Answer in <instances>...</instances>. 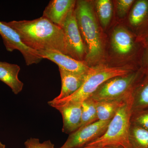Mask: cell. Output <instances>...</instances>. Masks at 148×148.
I'll list each match as a JSON object with an SVG mask.
<instances>
[{"mask_svg":"<svg viewBox=\"0 0 148 148\" xmlns=\"http://www.w3.org/2000/svg\"><path fill=\"white\" fill-rule=\"evenodd\" d=\"M111 120H98L79 127L70 134L66 143L59 148H79L86 145L105 133Z\"/></svg>","mask_w":148,"mask_h":148,"instance_id":"8","label":"cell"},{"mask_svg":"<svg viewBox=\"0 0 148 148\" xmlns=\"http://www.w3.org/2000/svg\"><path fill=\"white\" fill-rule=\"evenodd\" d=\"M131 114V95L111 119L105 133L86 145L101 148L107 146H119L124 148H128Z\"/></svg>","mask_w":148,"mask_h":148,"instance_id":"4","label":"cell"},{"mask_svg":"<svg viewBox=\"0 0 148 148\" xmlns=\"http://www.w3.org/2000/svg\"><path fill=\"white\" fill-rule=\"evenodd\" d=\"M129 97L113 101H95L98 120L112 119Z\"/></svg>","mask_w":148,"mask_h":148,"instance_id":"17","label":"cell"},{"mask_svg":"<svg viewBox=\"0 0 148 148\" xmlns=\"http://www.w3.org/2000/svg\"><path fill=\"white\" fill-rule=\"evenodd\" d=\"M96 12L103 27L109 25L112 16L113 5L110 0H98L95 2Z\"/></svg>","mask_w":148,"mask_h":148,"instance_id":"20","label":"cell"},{"mask_svg":"<svg viewBox=\"0 0 148 148\" xmlns=\"http://www.w3.org/2000/svg\"><path fill=\"white\" fill-rule=\"evenodd\" d=\"M140 67L146 75H148V47H144L140 60Z\"/></svg>","mask_w":148,"mask_h":148,"instance_id":"24","label":"cell"},{"mask_svg":"<svg viewBox=\"0 0 148 148\" xmlns=\"http://www.w3.org/2000/svg\"><path fill=\"white\" fill-rule=\"evenodd\" d=\"M128 22L138 37L148 28V0L135 1L130 9Z\"/></svg>","mask_w":148,"mask_h":148,"instance_id":"13","label":"cell"},{"mask_svg":"<svg viewBox=\"0 0 148 148\" xmlns=\"http://www.w3.org/2000/svg\"><path fill=\"white\" fill-rule=\"evenodd\" d=\"M103 148L99 147H95V146L86 145V146H84V147H81V148Z\"/></svg>","mask_w":148,"mask_h":148,"instance_id":"27","label":"cell"},{"mask_svg":"<svg viewBox=\"0 0 148 148\" xmlns=\"http://www.w3.org/2000/svg\"><path fill=\"white\" fill-rule=\"evenodd\" d=\"M132 112L148 109V75H144L134 87L131 94Z\"/></svg>","mask_w":148,"mask_h":148,"instance_id":"16","label":"cell"},{"mask_svg":"<svg viewBox=\"0 0 148 148\" xmlns=\"http://www.w3.org/2000/svg\"><path fill=\"white\" fill-rule=\"evenodd\" d=\"M42 58H46L57 64L60 69L66 71L77 73H86L91 69L84 61H80L56 50L37 51Z\"/></svg>","mask_w":148,"mask_h":148,"instance_id":"10","label":"cell"},{"mask_svg":"<svg viewBox=\"0 0 148 148\" xmlns=\"http://www.w3.org/2000/svg\"><path fill=\"white\" fill-rule=\"evenodd\" d=\"M75 8L69 12L61 28L65 35L69 56L84 61L86 50L78 26Z\"/></svg>","mask_w":148,"mask_h":148,"instance_id":"7","label":"cell"},{"mask_svg":"<svg viewBox=\"0 0 148 148\" xmlns=\"http://www.w3.org/2000/svg\"><path fill=\"white\" fill-rule=\"evenodd\" d=\"M75 10L78 26L86 50L84 62L88 65L99 63L104 57V48L92 5L89 1H77Z\"/></svg>","mask_w":148,"mask_h":148,"instance_id":"2","label":"cell"},{"mask_svg":"<svg viewBox=\"0 0 148 148\" xmlns=\"http://www.w3.org/2000/svg\"><path fill=\"white\" fill-rule=\"evenodd\" d=\"M60 112L63 121L62 131L71 134L81 126L82 103H71L55 108Z\"/></svg>","mask_w":148,"mask_h":148,"instance_id":"12","label":"cell"},{"mask_svg":"<svg viewBox=\"0 0 148 148\" xmlns=\"http://www.w3.org/2000/svg\"><path fill=\"white\" fill-rule=\"evenodd\" d=\"M0 148H5V145L2 144L0 142Z\"/></svg>","mask_w":148,"mask_h":148,"instance_id":"28","label":"cell"},{"mask_svg":"<svg viewBox=\"0 0 148 148\" xmlns=\"http://www.w3.org/2000/svg\"><path fill=\"white\" fill-rule=\"evenodd\" d=\"M132 66H110L99 65L91 67L86 79L78 90L68 98L61 100H52L48 102L53 108L71 103H82L91 97L98 87L106 81L114 77L123 75L138 69Z\"/></svg>","mask_w":148,"mask_h":148,"instance_id":"3","label":"cell"},{"mask_svg":"<svg viewBox=\"0 0 148 148\" xmlns=\"http://www.w3.org/2000/svg\"><path fill=\"white\" fill-rule=\"evenodd\" d=\"M98 121L96 102L89 98L83 101L80 127Z\"/></svg>","mask_w":148,"mask_h":148,"instance_id":"19","label":"cell"},{"mask_svg":"<svg viewBox=\"0 0 148 148\" xmlns=\"http://www.w3.org/2000/svg\"><path fill=\"white\" fill-rule=\"evenodd\" d=\"M20 70V67L16 64L0 61V80L9 86L16 95L21 92L24 86L18 78Z\"/></svg>","mask_w":148,"mask_h":148,"instance_id":"15","label":"cell"},{"mask_svg":"<svg viewBox=\"0 0 148 148\" xmlns=\"http://www.w3.org/2000/svg\"><path fill=\"white\" fill-rule=\"evenodd\" d=\"M130 123L148 131V109L132 112Z\"/></svg>","mask_w":148,"mask_h":148,"instance_id":"21","label":"cell"},{"mask_svg":"<svg viewBox=\"0 0 148 148\" xmlns=\"http://www.w3.org/2000/svg\"><path fill=\"white\" fill-rule=\"evenodd\" d=\"M134 0H118L116 1V10L119 16L123 17L132 8Z\"/></svg>","mask_w":148,"mask_h":148,"instance_id":"22","label":"cell"},{"mask_svg":"<svg viewBox=\"0 0 148 148\" xmlns=\"http://www.w3.org/2000/svg\"><path fill=\"white\" fill-rule=\"evenodd\" d=\"M0 35L8 51L18 50L24 56L27 66L39 63L42 59L36 51L32 49L25 45L16 31L0 21Z\"/></svg>","mask_w":148,"mask_h":148,"instance_id":"9","label":"cell"},{"mask_svg":"<svg viewBox=\"0 0 148 148\" xmlns=\"http://www.w3.org/2000/svg\"><path fill=\"white\" fill-rule=\"evenodd\" d=\"M24 145L26 148H55L50 140L41 143L38 139L35 138L28 139L24 143Z\"/></svg>","mask_w":148,"mask_h":148,"instance_id":"23","label":"cell"},{"mask_svg":"<svg viewBox=\"0 0 148 148\" xmlns=\"http://www.w3.org/2000/svg\"><path fill=\"white\" fill-rule=\"evenodd\" d=\"M144 75L140 67L126 75L110 79L102 84L90 98L96 102L126 99L131 95Z\"/></svg>","mask_w":148,"mask_h":148,"instance_id":"5","label":"cell"},{"mask_svg":"<svg viewBox=\"0 0 148 148\" xmlns=\"http://www.w3.org/2000/svg\"><path fill=\"white\" fill-rule=\"evenodd\" d=\"M111 46L117 55L130 58L140 66L144 47L133 32L123 27H116L112 34Z\"/></svg>","mask_w":148,"mask_h":148,"instance_id":"6","label":"cell"},{"mask_svg":"<svg viewBox=\"0 0 148 148\" xmlns=\"http://www.w3.org/2000/svg\"><path fill=\"white\" fill-rule=\"evenodd\" d=\"M59 71L61 77V89L60 94L53 99L54 100L65 99L76 92L83 84L89 72L86 73H77L66 71L60 68Z\"/></svg>","mask_w":148,"mask_h":148,"instance_id":"14","label":"cell"},{"mask_svg":"<svg viewBox=\"0 0 148 148\" xmlns=\"http://www.w3.org/2000/svg\"><path fill=\"white\" fill-rule=\"evenodd\" d=\"M3 22L16 31L23 43L32 49L58 51L69 56L63 29L47 18Z\"/></svg>","mask_w":148,"mask_h":148,"instance_id":"1","label":"cell"},{"mask_svg":"<svg viewBox=\"0 0 148 148\" xmlns=\"http://www.w3.org/2000/svg\"><path fill=\"white\" fill-rule=\"evenodd\" d=\"M76 3V1L74 0H51L45 8L42 16L61 28Z\"/></svg>","mask_w":148,"mask_h":148,"instance_id":"11","label":"cell"},{"mask_svg":"<svg viewBox=\"0 0 148 148\" xmlns=\"http://www.w3.org/2000/svg\"><path fill=\"white\" fill-rule=\"evenodd\" d=\"M103 148H124L122 146H107V147H105Z\"/></svg>","mask_w":148,"mask_h":148,"instance_id":"26","label":"cell"},{"mask_svg":"<svg viewBox=\"0 0 148 148\" xmlns=\"http://www.w3.org/2000/svg\"><path fill=\"white\" fill-rule=\"evenodd\" d=\"M137 39L144 47H148V28L142 34L137 37Z\"/></svg>","mask_w":148,"mask_h":148,"instance_id":"25","label":"cell"},{"mask_svg":"<svg viewBox=\"0 0 148 148\" xmlns=\"http://www.w3.org/2000/svg\"><path fill=\"white\" fill-rule=\"evenodd\" d=\"M128 148H148V131L130 123Z\"/></svg>","mask_w":148,"mask_h":148,"instance_id":"18","label":"cell"}]
</instances>
